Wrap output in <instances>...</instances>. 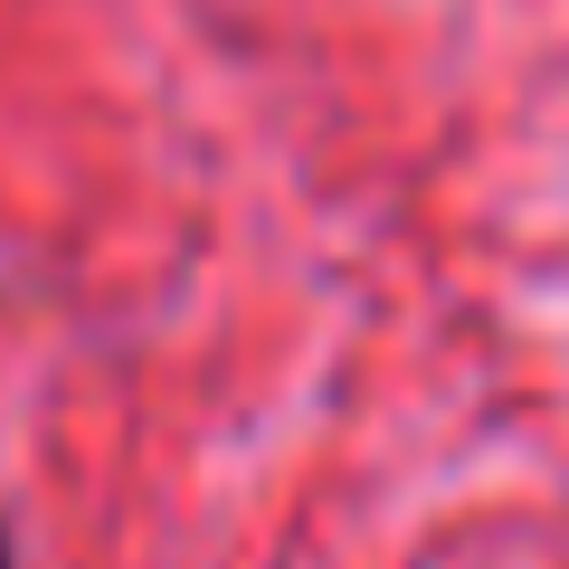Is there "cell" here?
Wrapping results in <instances>:
<instances>
[{
  "label": "cell",
  "mask_w": 569,
  "mask_h": 569,
  "mask_svg": "<svg viewBox=\"0 0 569 569\" xmlns=\"http://www.w3.org/2000/svg\"><path fill=\"white\" fill-rule=\"evenodd\" d=\"M0 569H10V531H0Z\"/></svg>",
  "instance_id": "6da1fadb"
}]
</instances>
